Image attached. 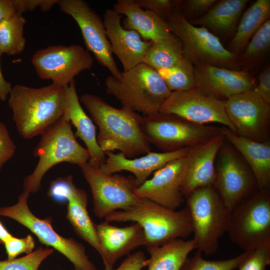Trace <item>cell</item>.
Returning <instances> with one entry per match:
<instances>
[{"label": "cell", "instance_id": "1", "mask_svg": "<svg viewBox=\"0 0 270 270\" xmlns=\"http://www.w3.org/2000/svg\"><path fill=\"white\" fill-rule=\"evenodd\" d=\"M80 100L98 128L97 140L104 152L118 150L132 158L150 152L142 129V116L126 108H114L91 94H82Z\"/></svg>", "mask_w": 270, "mask_h": 270}, {"label": "cell", "instance_id": "2", "mask_svg": "<svg viewBox=\"0 0 270 270\" xmlns=\"http://www.w3.org/2000/svg\"><path fill=\"white\" fill-rule=\"evenodd\" d=\"M8 98L17 132L24 139L42 135L64 116L66 87L16 84Z\"/></svg>", "mask_w": 270, "mask_h": 270}, {"label": "cell", "instance_id": "3", "mask_svg": "<svg viewBox=\"0 0 270 270\" xmlns=\"http://www.w3.org/2000/svg\"><path fill=\"white\" fill-rule=\"evenodd\" d=\"M108 222H132L142 228L146 248L158 246L173 240L188 237L192 232L187 206L175 210L147 198H141L126 210H116L108 215Z\"/></svg>", "mask_w": 270, "mask_h": 270}, {"label": "cell", "instance_id": "4", "mask_svg": "<svg viewBox=\"0 0 270 270\" xmlns=\"http://www.w3.org/2000/svg\"><path fill=\"white\" fill-rule=\"evenodd\" d=\"M104 83L106 92L120 101L122 107L144 116L159 112L172 92L158 72L144 63L122 72L119 78L106 77Z\"/></svg>", "mask_w": 270, "mask_h": 270}, {"label": "cell", "instance_id": "5", "mask_svg": "<svg viewBox=\"0 0 270 270\" xmlns=\"http://www.w3.org/2000/svg\"><path fill=\"white\" fill-rule=\"evenodd\" d=\"M33 150L38 158L34 171L24 179V191L34 193L41 188L42 179L52 167L61 162L79 164L88 162V150L77 141L71 124L64 116L41 135Z\"/></svg>", "mask_w": 270, "mask_h": 270}, {"label": "cell", "instance_id": "6", "mask_svg": "<svg viewBox=\"0 0 270 270\" xmlns=\"http://www.w3.org/2000/svg\"><path fill=\"white\" fill-rule=\"evenodd\" d=\"M198 250L209 255L227 231L231 212L212 186L198 188L186 196Z\"/></svg>", "mask_w": 270, "mask_h": 270}, {"label": "cell", "instance_id": "7", "mask_svg": "<svg viewBox=\"0 0 270 270\" xmlns=\"http://www.w3.org/2000/svg\"><path fill=\"white\" fill-rule=\"evenodd\" d=\"M166 20L170 32L182 42L183 56L194 66L210 64L240 70L237 56L226 48L208 29L194 26L176 9Z\"/></svg>", "mask_w": 270, "mask_h": 270}, {"label": "cell", "instance_id": "8", "mask_svg": "<svg viewBox=\"0 0 270 270\" xmlns=\"http://www.w3.org/2000/svg\"><path fill=\"white\" fill-rule=\"evenodd\" d=\"M226 232L244 251L270 246V194L258 188L231 212Z\"/></svg>", "mask_w": 270, "mask_h": 270}, {"label": "cell", "instance_id": "9", "mask_svg": "<svg viewBox=\"0 0 270 270\" xmlns=\"http://www.w3.org/2000/svg\"><path fill=\"white\" fill-rule=\"evenodd\" d=\"M141 126L148 142L164 152L189 148L222 133L221 128L198 124L176 115L160 112L142 116Z\"/></svg>", "mask_w": 270, "mask_h": 270}, {"label": "cell", "instance_id": "10", "mask_svg": "<svg viewBox=\"0 0 270 270\" xmlns=\"http://www.w3.org/2000/svg\"><path fill=\"white\" fill-rule=\"evenodd\" d=\"M30 194L23 191L16 204L0 208V216L12 218L29 229L42 244L64 256L73 264L75 270H96L82 244L72 238L58 234L52 226L50 217L40 219L32 212L28 204Z\"/></svg>", "mask_w": 270, "mask_h": 270}, {"label": "cell", "instance_id": "11", "mask_svg": "<svg viewBox=\"0 0 270 270\" xmlns=\"http://www.w3.org/2000/svg\"><path fill=\"white\" fill-rule=\"evenodd\" d=\"M78 166L89 184L96 216L104 218L115 211L128 210L140 200L134 194L137 187L134 177L106 174L88 162Z\"/></svg>", "mask_w": 270, "mask_h": 270}, {"label": "cell", "instance_id": "12", "mask_svg": "<svg viewBox=\"0 0 270 270\" xmlns=\"http://www.w3.org/2000/svg\"><path fill=\"white\" fill-rule=\"evenodd\" d=\"M31 62L40 79L51 80L54 85L66 87L80 72L90 69L94 59L80 45H55L36 51Z\"/></svg>", "mask_w": 270, "mask_h": 270}, {"label": "cell", "instance_id": "13", "mask_svg": "<svg viewBox=\"0 0 270 270\" xmlns=\"http://www.w3.org/2000/svg\"><path fill=\"white\" fill-rule=\"evenodd\" d=\"M218 153L212 186L232 212L258 188L257 184L250 168L234 148L224 144Z\"/></svg>", "mask_w": 270, "mask_h": 270}, {"label": "cell", "instance_id": "14", "mask_svg": "<svg viewBox=\"0 0 270 270\" xmlns=\"http://www.w3.org/2000/svg\"><path fill=\"white\" fill-rule=\"evenodd\" d=\"M60 10L70 16L78 24L87 50L98 62L119 78L120 71L114 60L110 44L100 16L82 0H58Z\"/></svg>", "mask_w": 270, "mask_h": 270}, {"label": "cell", "instance_id": "15", "mask_svg": "<svg viewBox=\"0 0 270 270\" xmlns=\"http://www.w3.org/2000/svg\"><path fill=\"white\" fill-rule=\"evenodd\" d=\"M225 110L236 134L258 142L268 140L270 104L254 88L227 98Z\"/></svg>", "mask_w": 270, "mask_h": 270}, {"label": "cell", "instance_id": "16", "mask_svg": "<svg viewBox=\"0 0 270 270\" xmlns=\"http://www.w3.org/2000/svg\"><path fill=\"white\" fill-rule=\"evenodd\" d=\"M159 112L174 114L190 122L221 124L236 132L225 110V100L206 95L197 88L172 92Z\"/></svg>", "mask_w": 270, "mask_h": 270}, {"label": "cell", "instance_id": "17", "mask_svg": "<svg viewBox=\"0 0 270 270\" xmlns=\"http://www.w3.org/2000/svg\"><path fill=\"white\" fill-rule=\"evenodd\" d=\"M186 168V157L169 162L155 171L152 178L136 188L135 194L175 210L184 202L181 187Z\"/></svg>", "mask_w": 270, "mask_h": 270}, {"label": "cell", "instance_id": "18", "mask_svg": "<svg viewBox=\"0 0 270 270\" xmlns=\"http://www.w3.org/2000/svg\"><path fill=\"white\" fill-rule=\"evenodd\" d=\"M194 66L196 88L204 94L219 100L227 99L256 86L253 78L246 70L210 64Z\"/></svg>", "mask_w": 270, "mask_h": 270}, {"label": "cell", "instance_id": "19", "mask_svg": "<svg viewBox=\"0 0 270 270\" xmlns=\"http://www.w3.org/2000/svg\"><path fill=\"white\" fill-rule=\"evenodd\" d=\"M224 139L222 132L206 141L189 147L181 187L184 197L198 188L212 186L216 176L215 160Z\"/></svg>", "mask_w": 270, "mask_h": 270}, {"label": "cell", "instance_id": "20", "mask_svg": "<svg viewBox=\"0 0 270 270\" xmlns=\"http://www.w3.org/2000/svg\"><path fill=\"white\" fill-rule=\"evenodd\" d=\"M122 15L113 8L105 10L103 22L112 54L120 62L124 71L143 63L150 41L142 40L135 30L124 28L121 24Z\"/></svg>", "mask_w": 270, "mask_h": 270}, {"label": "cell", "instance_id": "21", "mask_svg": "<svg viewBox=\"0 0 270 270\" xmlns=\"http://www.w3.org/2000/svg\"><path fill=\"white\" fill-rule=\"evenodd\" d=\"M95 226L100 246L98 254L106 269L113 268L118 258L144 246V232L137 222L118 227L105 220Z\"/></svg>", "mask_w": 270, "mask_h": 270}, {"label": "cell", "instance_id": "22", "mask_svg": "<svg viewBox=\"0 0 270 270\" xmlns=\"http://www.w3.org/2000/svg\"><path fill=\"white\" fill-rule=\"evenodd\" d=\"M189 148L171 152H156L151 151L143 156L135 158H128L120 152H105L108 158L100 168L104 173L112 174L122 170L132 172L135 176L136 187L148 180L150 174L162 168L169 162L186 157Z\"/></svg>", "mask_w": 270, "mask_h": 270}, {"label": "cell", "instance_id": "23", "mask_svg": "<svg viewBox=\"0 0 270 270\" xmlns=\"http://www.w3.org/2000/svg\"><path fill=\"white\" fill-rule=\"evenodd\" d=\"M64 117L74 126L76 136L86 144L90 155L88 163L94 168H100L106 160V154L98 142L96 128L80 104L75 80L66 86Z\"/></svg>", "mask_w": 270, "mask_h": 270}, {"label": "cell", "instance_id": "24", "mask_svg": "<svg viewBox=\"0 0 270 270\" xmlns=\"http://www.w3.org/2000/svg\"><path fill=\"white\" fill-rule=\"evenodd\" d=\"M226 138L241 154L252 171L258 189L270 190V143L242 136L226 126L221 128Z\"/></svg>", "mask_w": 270, "mask_h": 270}, {"label": "cell", "instance_id": "25", "mask_svg": "<svg viewBox=\"0 0 270 270\" xmlns=\"http://www.w3.org/2000/svg\"><path fill=\"white\" fill-rule=\"evenodd\" d=\"M113 9L120 14L126 16L123 27L135 30L144 40L159 41L170 33L166 20L140 8L135 0H118Z\"/></svg>", "mask_w": 270, "mask_h": 270}, {"label": "cell", "instance_id": "26", "mask_svg": "<svg viewBox=\"0 0 270 270\" xmlns=\"http://www.w3.org/2000/svg\"><path fill=\"white\" fill-rule=\"evenodd\" d=\"M248 0H221L204 14L189 21L224 36L233 34Z\"/></svg>", "mask_w": 270, "mask_h": 270}, {"label": "cell", "instance_id": "27", "mask_svg": "<svg viewBox=\"0 0 270 270\" xmlns=\"http://www.w3.org/2000/svg\"><path fill=\"white\" fill-rule=\"evenodd\" d=\"M66 199L68 202L66 218L74 232L98 252L100 246L96 224L92 220L87 210L88 196L86 192L73 184Z\"/></svg>", "mask_w": 270, "mask_h": 270}, {"label": "cell", "instance_id": "28", "mask_svg": "<svg viewBox=\"0 0 270 270\" xmlns=\"http://www.w3.org/2000/svg\"><path fill=\"white\" fill-rule=\"evenodd\" d=\"M196 248L193 238H176L160 246L146 248L150 254L148 270H180L188 254Z\"/></svg>", "mask_w": 270, "mask_h": 270}, {"label": "cell", "instance_id": "29", "mask_svg": "<svg viewBox=\"0 0 270 270\" xmlns=\"http://www.w3.org/2000/svg\"><path fill=\"white\" fill-rule=\"evenodd\" d=\"M270 0H258L242 15L228 49L236 56L242 52L251 38L270 18Z\"/></svg>", "mask_w": 270, "mask_h": 270}, {"label": "cell", "instance_id": "30", "mask_svg": "<svg viewBox=\"0 0 270 270\" xmlns=\"http://www.w3.org/2000/svg\"><path fill=\"white\" fill-rule=\"evenodd\" d=\"M183 58L182 44L180 38L170 32L159 41L151 42L143 63L156 70L170 68Z\"/></svg>", "mask_w": 270, "mask_h": 270}, {"label": "cell", "instance_id": "31", "mask_svg": "<svg viewBox=\"0 0 270 270\" xmlns=\"http://www.w3.org/2000/svg\"><path fill=\"white\" fill-rule=\"evenodd\" d=\"M26 18L16 14L0 23V51L2 54L15 56L24 50L26 39L24 36Z\"/></svg>", "mask_w": 270, "mask_h": 270}, {"label": "cell", "instance_id": "32", "mask_svg": "<svg viewBox=\"0 0 270 270\" xmlns=\"http://www.w3.org/2000/svg\"><path fill=\"white\" fill-rule=\"evenodd\" d=\"M156 70L172 92L196 88L194 66L184 56L172 66Z\"/></svg>", "mask_w": 270, "mask_h": 270}, {"label": "cell", "instance_id": "33", "mask_svg": "<svg viewBox=\"0 0 270 270\" xmlns=\"http://www.w3.org/2000/svg\"><path fill=\"white\" fill-rule=\"evenodd\" d=\"M270 48V20H266L251 38L239 60V64L252 67L262 60Z\"/></svg>", "mask_w": 270, "mask_h": 270}, {"label": "cell", "instance_id": "34", "mask_svg": "<svg viewBox=\"0 0 270 270\" xmlns=\"http://www.w3.org/2000/svg\"><path fill=\"white\" fill-rule=\"evenodd\" d=\"M248 251L228 260H210L204 259L202 253L198 250L192 258L187 257L180 270H234L238 267Z\"/></svg>", "mask_w": 270, "mask_h": 270}, {"label": "cell", "instance_id": "35", "mask_svg": "<svg viewBox=\"0 0 270 270\" xmlns=\"http://www.w3.org/2000/svg\"><path fill=\"white\" fill-rule=\"evenodd\" d=\"M53 252L52 248L40 246L24 256L0 260V270H38L42 262Z\"/></svg>", "mask_w": 270, "mask_h": 270}, {"label": "cell", "instance_id": "36", "mask_svg": "<svg viewBox=\"0 0 270 270\" xmlns=\"http://www.w3.org/2000/svg\"><path fill=\"white\" fill-rule=\"evenodd\" d=\"M270 264V246L249 250L238 268V270H266Z\"/></svg>", "mask_w": 270, "mask_h": 270}, {"label": "cell", "instance_id": "37", "mask_svg": "<svg viewBox=\"0 0 270 270\" xmlns=\"http://www.w3.org/2000/svg\"><path fill=\"white\" fill-rule=\"evenodd\" d=\"M218 0H176V9L187 20L207 12Z\"/></svg>", "mask_w": 270, "mask_h": 270}, {"label": "cell", "instance_id": "38", "mask_svg": "<svg viewBox=\"0 0 270 270\" xmlns=\"http://www.w3.org/2000/svg\"><path fill=\"white\" fill-rule=\"evenodd\" d=\"M3 244L8 259L12 260L22 254L25 253L28 254L32 252L35 242L30 234L22 238H18L12 235L4 241Z\"/></svg>", "mask_w": 270, "mask_h": 270}, {"label": "cell", "instance_id": "39", "mask_svg": "<svg viewBox=\"0 0 270 270\" xmlns=\"http://www.w3.org/2000/svg\"><path fill=\"white\" fill-rule=\"evenodd\" d=\"M177 0H135L142 8L154 12L164 20L176 9Z\"/></svg>", "mask_w": 270, "mask_h": 270}, {"label": "cell", "instance_id": "40", "mask_svg": "<svg viewBox=\"0 0 270 270\" xmlns=\"http://www.w3.org/2000/svg\"><path fill=\"white\" fill-rule=\"evenodd\" d=\"M16 149L8 128L0 122V170L14 156Z\"/></svg>", "mask_w": 270, "mask_h": 270}, {"label": "cell", "instance_id": "41", "mask_svg": "<svg viewBox=\"0 0 270 270\" xmlns=\"http://www.w3.org/2000/svg\"><path fill=\"white\" fill-rule=\"evenodd\" d=\"M73 184L72 176L58 178L51 182L48 194L57 202H64Z\"/></svg>", "mask_w": 270, "mask_h": 270}, {"label": "cell", "instance_id": "42", "mask_svg": "<svg viewBox=\"0 0 270 270\" xmlns=\"http://www.w3.org/2000/svg\"><path fill=\"white\" fill-rule=\"evenodd\" d=\"M58 0H13L16 12L22 14L28 11H32L39 6L42 11L50 10Z\"/></svg>", "mask_w": 270, "mask_h": 270}, {"label": "cell", "instance_id": "43", "mask_svg": "<svg viewBox=\"0 0 270 270\" xmlns=\"http://www.w3.org/2000/svg\"><path fill=\"white\" fill-rule=\"evenodd\" d=\"M148 260L142 251H138L128 256L116 268L104 269V270H142L148 266Z\"/></svg>", "mask_w": 270, "mask_h": 270}, {"label": "cell", "instance_id": "44", "mask_svg": "<svg viewBox=\"0 0 270 270\" xmlns=\"http://www.w3.org/2000/svg\"><path fill=\"white\" fill-rule=\"evenodd\" d=\"M258 84L254 89L268 103L270 104V68L266 66L259 75Z\"/></svg>", "mask_w": 270, "mask_h": 270}, {"label": "cell", "instance_id": "45", "mask_svg": "<svg viewBox=\"0 0 270 270\" xmlns=\"http://www.w3.org/2000/svg\"><path fill=\"white\" fill-rule=\"evenodd\" d=\"M16 14L13 0H0V23Z\"/></svg>", "mask_w": 270, "mask_h": 270}, {"label": "cell", "instance_id": "46", "mask_svg": "<svg viewBox=\"0 0 270 270\" xmlns=\"http://www.w3.org/2000/svg\"><path fill=\"white\" fill-rule=\"evenodd\" d=\"M2 54V52L0 51V59ZM12 88V84L4 78L0 66V100L1 101L4 102L7 100Z\"/></svg>", "mask_w": 270, "mask_h": 270}, {"label": "cell", "instance_id": "47", "mask_svg": "<svg viewBox=\"0 0 270 270\" xmlns=\"http://www.w3.org/2000/svg\"><path fill=\"white\" fill-rule=\"evenodd\" d=\"M12 236L0 221V244H3L4 241Z\"/></svg>", "mask_w": 270, "mask_h": 270}]
</instances>
